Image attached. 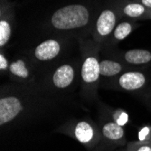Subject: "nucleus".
<instances>
[{"instance_id":"obj_1","label":"nucleus","mask_w":151,"mask_h":151,"mask_svg":"<svg viewBox=\"0 0 151 151\" xmlns=\"http://www.w3.org/2000/svg\"><path fill=\"white\" fill-rule=\"evenodd\" d=\"M89 11L81 5H70L58 9L52 17V24L59 30H71L89 22Z\"/></svg>"},{"instance_id":"obj_2","label":"nucleus","mask_w":151,"mask_h":151,"mask_svg":"<svg viewBox=\"0 0 151 151\" xmlns=\"http://www.w3.org/2000/svg\"><path fill=\"white\" fill-rule=\"evenodd\" d=\"M23 109L18 98L9 96L0 100V125L3 126L15 119Z\"/></svg>"},{"instance_id":"obj_3","label":"nucleus","mask_w":151,"mask_h":151,"mask_svg":"<svg viewBox=\"0 0 151 151\" xmlns=\"http://www.w3.org/2000/svg\"><path fill=\"white\" fill-rule=\"evenodd\" d=\"M146 76L139 72H129L122 74L119 79V83L122 89L126 91H137L146 84Z\"/></svg>"},{"instance_id":"obj_4","label":"nucleus","mask_w":151,"mask_h":151,"mask_svg":"<svg viewBox=\"0 0 151 151\" xmlns=\"http://www.w3.org/2000/svg\"><path fill=\"white\" fill-rule=\"evenodd\" d=\"M60 45L56 40L49 39L40 44L35 50V56L40 61H48L55 58L60 52Z\"/></svg>"},{"instance_id":"obj_5","label":"nucleus","mask_w":151,"mask_h":151,"mask_svg":"<svg viewBox=\"0 0 151 151\" xmlns=\"http://www.w3.org/2000/svg\"><path fill=\"white\" fill-rule=\"evenodd\" d=\"M74 78V70L71 65L60 66L52 76L53 84L59 89H64L71 85Z\"/></svg>"},{"instance_id":"obj_6","label":"nucleus","mask_w":151,"mask_h":151,"mask_svg":"<svg viewBox=\"0 0 151 151\" xmlns=\"http://www.w3.org/2000/svg\"><path fill=\"white\" fill-rule=\"evenodd\" d=\"M100 63L95 57H88L81 67V78L86 83H92L99 79Z\"/></svg>"},{"instance_id":"obj_7","label":"nucleus","mask_w":151,"mask_h":151,"mask_svg":"<svg viewBox=\"0 0 151 151\" xmlns=\"http://www.w3.org/2000/svg\"><path fill=\"white\" fill-rule=\"evenodd\" d=\"M116 24V17L114 13L111 10H104L100 15L98 20H97V31L98 33L102 35H109L112 30L114 29V26Z\"/></svg>"},{"instance_id":"obj_8","label":"nucleus","mask_w":151,"mask_h":151,"mask_svg":"<svg viewBox=\"0 0 151 151\" xmlns=\"http://www.w3.org/2000/svg\"><path fill=\"white\" fill-rule=\"evenodd\" d=\"M125 60L131 64H145L151 62V52L143 49H133L125 53Z\"/></svg>"},{"instance_id":"obj_9","label":"nucleus","mask_w":151,"mask_h":151,"mask_svg":"<svg viewBox=\"0 0 151 151\" xmlns=\"http://www.w3.org/2000/svg\"><path fill=\"white\" fill-rule=\"evenodd\" d=\"M74 136L78 141L82 144H86L91 141L94 137V130L91 124L86 121L77 123L74 129Z\"/></svg>"},{"instance_id":"obj_10","label":"nucleus","mask_w":151,"mask_h":151,"mask_svg":"<svg viewBox=\"0 0 151 151\" xmlns=\"http://www.w3.org/2000/svg\"><path fill=\"white\" fill-rule=\"evenodd\" d=\"M102 134L109 140H119L124 137V129L117 122H107L102 127Z\"/></svg>"},{"instance_id":"obj_11","label":"nucleus","mask_w":151,"mask_h":151,"mask_svg":"<svg viewBox=\"0 0 151 151\" xmlns=\"http://www.w3.org/2000/svg\"><path fill=\"white\" fill-rule=\"evenodd\" d=\"M122 70L121 65L111 60H103L100 63V73L102 76H115Z\"/></svg>"},{"instance_id":"obj_12","label":"nucleus","mask_w":151,"mask_h":151,"mask_svg":"<svg viewBox=\"0 0 151 151\" xmlns=\"http://www.w3.org/2000/svg\"><path fill=\"white\" fill-rule=\"evenodd\" d=\"M145 11H146L145 6L142 4H138V3L129 4L124 7V10H123L125 15L132 18L141 17L145 13Z\"/></svg>"},{"instance_id":"obj_13","label":"nucleus","mask_w":151,"mask_h":151,"mask_svg":"<svg viewBox=\"0 0 151 151\" xmlns=\"http://www.w3.org/2000/svg\"><path fill=\"white\" fill-rule=\"evenodd\" d=\"M9 70L11 73H13L14 75L24 78V79L27 78L29 75V72L27 70L24 63L22 60H18L15 63H13L9 67Z\"/></svg>"},{"instance_id":"obj_14","label":"nucleus","mask_w":151,"mask_h":151,"mask_svg":"<svg viewBox=\"0 0 151 151\" xmlns=\"http://www.w3.org/2000/svg\"><path fill=\"white\" fill-rule=\"evenodd\" d=\"M132 31V26L129 23L123 22L120 23L114 30V37L117 40L125 39Z\"/></svg>"},{"instance_id":"obj_15","label":"nucleus","mask_w":151,"mask_h":151,"mask_svg":"<svg viewBox=\"0 0 151 151\" xmlns=\"http://www.w3.org/2000/svg\"><path fill=\"white\" fill-rule=\"evenodd\" d=\"M10 35H11L10 24L6 21L2 20L0 22V46H4L8 42Z\"/></svg>"},{"instance_id":"obj_16","label":"nucleus","mask_w":151,"mask_h":151,"mask_svg":"<svg viewBox=\"0 0 151 151\" xmlns=\"http://www.w3.org/2000/svg\"><path fill=\"white\" fill-rule=\"evenodd\" d=\"M131 151H151V141L134 144Z\"/></svg>"},{"instance_id":"obj_17","label":"nucleus","mask_w":151,"mask_h":151,"mask_svg":"<svg viewBox=\"0 0 151 151\" xmlns=\"http://www.w3.org/2000/svg\"><path fill=\"white\" fill-rule=\"evenodd\" d=\"M8 67V63H7V60L5 58V56L3 54H0V69L2 71L4 70H6Z\"/></svg>"},{"instance_id":"obj_18","label":"nucleus","mask_w":151,"mask_h":151,"mask_svg":"<svg viewBox=\"0 0 151 151\" xmlns=\"http://www.w3.org/2000/svg\"><path fill=\"white\" fill-rule=\"evenodd\" d=\"M127 120H128V116H127V114L125 113V112H123V111H121V114H120V116L118 118V119H117V123L118 124H119V125H124L125 123L127 122Z\"/></svg>"},{"instance_id":"obj_19","label":"nucleus","mask_w":151,"mask_h":151,"mask_svg":"<svg viewBox=\"0 0 151 151\" xmlns=\"http://www.w3.org/2000/svg\"><path fill=\"white\" fill-rule=\"evenodd\" d=\"M141 4L147 8H151V0H141Z\"/></svg>"}]
</instances>
